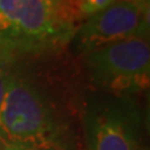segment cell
Returning <instances> with one entry per match:
<instances>
[{
	"label": "cell",
	"instance_id": "5b68a950",
	"mask_svg": "<svg viewBox=\"0 0 150 150\" xmlns=\"http://www.w3.org/2000/svg\"><path fill=\"white\" fill-rule=\"evenodd\" d=\"M149 11L126 0H116L83 21L69 44L81 54L130 38L148 36Z\"/></svg>",
	"mask_w": 150,
	"mask_h": 150
},
{
	"label": "cell",
	"instance_id": "3957f363",
	"mask_svg": "<svg viewBox=\"0 0 150 150\" xmlns=\"http://www.w3.org/2000/svg\"><path fill=\"white\" fill-rule=\"evenodd\" d=\"M93 80L105 93L130 96L146 89L150 79L149 36L130 38L85 54Z\"/></svg>",
	"mask_w": 150,
	"mask_h": 150
},
{
	"label": "cell",
	"instance_id": "8992f818",
	"mask_svg": "<svg viewBox=\"0 0 150 150\" xmlns=\"http://www.w3.org/2000/svg\"><path fill=\"white\" fill-rule=\"evenodd\" d=\"M15 55L6 49L0 48V111H1L3 101L8 90V85L15 68Z\"/></svg>",
	"mask_w": 150,
	"mask_h": 150
},
{
	"label": "cell",
	"instance_id": "ba28073f",
	"mask_svg": "<svg viewBox=\"0 0 150 150\" xmlns=\"http://www.w3.org/2000/svg\"><path fill=\"white\" fill-rule=\"evenodd\" d=\"M134 5L139 6L142 10H145V11H149V0H126Z\"/></svg>",
	"mask_w": 150,
	"mask_h": 150
},
{
	"label": "cell",
	"instance_id": "6da1fadb",
	"mask_svg": "<svg viewBox=\"0 0 150 150\" xmlns=\"http://www.w3.org/2000/svg\"><path fill=\"white\" fill-rule=\"evenodd\" d=\"M83 18L76 0H0V48L55 50L70 43Z\"/></svg>",
	"mask_w": 150,
	"mask_h": 150
},
{
	"label": "cell",
	"instance_id": "7a4b0ae2",
	"mask_svg": "<svg viewBox=\"0 0 150 150\" xmlns=\"http://www.w3.org/2000/svg\"><path fill=\"white\" fill-rule=\"evenodd\" d=\"M64 133L49 98L14 68L0 111L3 144L29 150H62Z\"/></svg>",
	"mask_w": 150,
	"mask_h": 150
},
{
	"label": "cell",
	"instance_id": "52a82bcc",
	"mask_svg": "<svg viewBox=\"0 0 150 150\" xmlns=\"http://www.w3.org/2000/svg\"><path fill=\"white\" fill-rule=\"evenodd\" d=\"M116 0H76L79 9L84 18H89L94 14L104 10L105 8L111 5Z\"/></svg>",
	"mask_w": 150,
	"mask_h": 150
},
{
	"label": "cell",
	"instance_id": "9c48e42d",
	"mask_svg": "<svg viewBox=\"0 0 150 150\" xmlns=\"http://www.w3.org/2000/svg\"><path fill=\"white\" fill-rule=\"evenodd\" d=\"M4 150H29V149L15 146V145H4Z\"/></svg>",
	"mask_w": 150,
	"mask_h": 150
},
{
	"label": "cell",
	"instance_id": "277c9868",
	"mask_svg": "<svg viewBox=\"0 0 150 150\" xmlns=\"http://www.w3.org/2000/svg\"><path fill=\"white\" fill-rule=\"evenodd\" d=\"M85 131L90 150H140L142 118L130 96L104 93L88 103Z\"/></svg>",
	"mask_w": 150,
	"mask_h": 150
},
{
	"label": "cell",
	"instance_id": "30bf717a",
	"mask_svg": "<svg viewBox=\"0 0 150 150\" xmlns=\"http://www.w3.org/2000/svg\"><path fill=\"white\" fill-rule=\"evenodd\" d=\"M0 150H4V144H3L1 140H0Z\"/></svg>",
	"mask_w": 150,
	"mask_h": 150
}]
</instances>
